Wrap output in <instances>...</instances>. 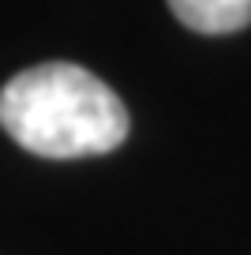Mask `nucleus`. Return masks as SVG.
I'll return each mask as SVG.
<instances>
[{"label": "nucleus", "mask_w": 251, "mask_h": 255, "mask_svg": "<svg viewBox=\"0 0 251 255\" xmlns=\"http://www.w3.org/2000/svg\"><path fill=\"white\" fill-rule=\"evenodd\" d=\"M0 128L49 161L98 158L127 139V109L94 72L49 60L4 83Z\"/></svg>", "instance_id": "nucleus-1"}, {"label": "nucleus", "mask_w": 251, "mask_h": 255, "mask_svg": "<svg viewBox=\"0 0 251 255\" xmlns=\"http://www.w3.org/2000/svg\"><path fill=\"white\" fill-rule=\"evenodd\" d=\"M169 8L199 34H236L251 23V0H169Z\"/></svg>", "instance_id": "nucleus-2"}]
</instances>
